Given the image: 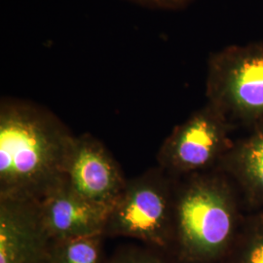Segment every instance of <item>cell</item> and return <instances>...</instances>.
Listing matches in <instances>:
<instances>
[{"label": "cell", "instance_id": "cell-1", "mask_svg": "<svg viewBox=\"0 0 263 263\" xmlns=\"http://www.w3.org/2000/svg\"><path fill=\"white\" fill-rule=\"evenodd\" d=\"M76 135L29 100L0 101V198L40 202L66 179Z\"/></svg>", "mask_w": 263, "mask_h": 263}, {"label": "cell", "instance_id": "cell-2", "mask_svg": "<svg viewBox=\"0 0 263 263\" xmlns=\"http://www.w3.org/2000/svg\"><path fill=\"white\" fill-rule=\"evenodd\" d=\"M247 211L235 184L220 170L178 179L174 253L180 263H219Z\"/></svg>", "mask_w": 263, "mask_h": 263}, {"label": "cell", "instance_id": "cell-3", "mask_svg": "<svg viewBox=\"0 0 263 263\" xmlns=\"http://www.w3.org/2000/svg\"><path fill=\"white\" fill-rule=\"evenodd\" d=\"M206 98L235 128L263 123V42L229 45L207 61Z\"/></svg>", "mask_w": 263, "mask_h": 263}, {"label": "cell", "instance_id": "cell-4", "mask_svg": "<svg viewBox=\"0 0 263 263\" xmlns=\"http://www.w3.org/2000/svg\"><path fill=\"white\" fill-rule=\"evenodd\" d=\"M177 181L159 167L128 180L110 209L104 236L129 237L154 249H172Z\"/></svg>", "mask_w": 263, "mask_h": 263}, {"label": "cell", "instance_id": "cell-5", "mask_svg": "<svg viewBox=\"0 0 263 263\" xmlns=\"http://www.w3.org/2000/svg\"><path fill=\"white\" fill-rule=\"evenodd\" d=\"M236 129L213 105H205L177 125L157 154L158 167L174 179L216 169L234 140Z\"/></svg>", "mask_w": 263, "mask_h": 263}, {"label": "cell", "instance_id": "cell-6", "mask_svg": "<svg viewBox=\"0 0 263 263\" xmlns=\"http://www.w3.org/2000/svg\"><path fill=\"white\" fill-rule=\"evenodd\" d=\"M66 179L83 197L110 208L128 182L104 143L88 133L76 136L66 164Z\"/></svg>", "mask_w": 263, "mask_h": 263}, {"label": "cell", "instance_id": "cell-7", "mask_svg": "<svg viewBox=\"0 0 263 263\" xmlns=\"http://www.w3.org/2000/svg\"><path fill=\"white\" fill-rule=\"evenodd\" d=\"M54 242L38 202L0 198V263H51Z\"/></svg>", "mask_w": 263, "mask_h": 263}, {"label": "cell", "instance_id": "cell-8", "mask_svg": "<svg viewBox=\"0 0 263 263\" xmlns=\"http://www.w3.org/2000/svg\"><path fill=\"white\" fill-rule=\"evenodd\" d=\"M38 203L43 223L54 241L104 236L111 208L83 197L66 179Z\"/></svg>", "mask_w": 263, "mask_h": 263}, {"label": "cell", "instance_id": "cell-9", "mask_svg": "<svg viewBox=\"0 0 263 263\" xmlns=\"http://www.w3.org/2000/svg\"><path fill=\"white\" fill-rule=\"evenodd\" d=\"M234 140L217 166L235 184L245 209H263V123Z\"/></svg>", "mask_w": 263, "mask_h": 263}, {"label": "cell", "instance_id": "cell-10", "mask_svg": "<svg viewBox=\"0 0 263 263\" xmlns=\"http://www.w3.org/2000/svg\"><path fill=\"white\" fill-rule=\"evenodd\" d=\"M219 263H263V209L245 215L233 244Z\"/></svg>", "mask_w": 263, "mask_h": 263}, {"label": "cell", "instance_id": "cell-11", "mask_svg": "<svg viewBox=\"0 0 263 263\" xmlns=\"http://www.w3.org/2000/svg\"><path fill=\"white\" fill-rule=\"evenodd\" d=\"M104 235L55 241L51 263H102Z\"/></svg>", "mask_w": 263, "mask_h": 263}, {"label": "cell", "instance_id": "cell-12", "mask_svg": "<svg viewBox=\"0 0 263 263\" xmlns=\"http://www.w3.org/2000/svg\"><path fill=\"white\" fill-rule=\"evenodd\" d=\"M106 263H169L160 254L142 249H126L114 254Z\"/></svg>", "mask_w": 263, "mask_h": 263}, {"label": "cell", "instance_id": "cell-13", "mask_svg": "<svg viewBox=\"0 0 263 263\" xmlns=\"http://www.w3.org/2000/svg\"><path fill=\"white\" fill-rule=\"evenodd\" d=\"M145 9L178 11L186 8L195 0H126Z\"/></svg>", "mask_w": 263, "mask_h": 263}]
</instances>
